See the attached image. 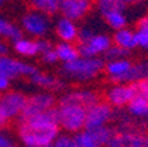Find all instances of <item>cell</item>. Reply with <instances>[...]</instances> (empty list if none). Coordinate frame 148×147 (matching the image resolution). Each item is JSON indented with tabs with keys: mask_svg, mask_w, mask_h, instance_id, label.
Returning <instances> with one entry per match:
<instances>
[{
	"mask_svg": "<svg viewBox=\"0 0 148 147\" xmlns=\"http://www.w3.org/2000/svg\"><path fill=\"white\" fill-rule=\"evenodd\" d=\"M112 45L122 48L124 50L131 52L134 48H136V43H135V32L128 29V28H123L119 31H115L112 37Z\"/></svg>",
	"mask_w": 148,
	"mask_h": 147,
	"instance_id": "e0dca14e",
	"label": "cell"
},
{
	"mask_svg": "<svg viewBox=\"0 0 148 147\" xmlns=\"http://www.w3.org/2000/svg\"><path fill=\"white\" fill-rule=\"evenodd\" d=\"M21 23L25 31L37 37L45 36L50 27L49 17L40 12H37V11H32V12L25 13L21 19Z\"/></svg>",
	"mask_w": 148,
	"mask_h": 147,
	"instance_id": "8fae6325",
	"label": "cell"
},
{
	"mask_svg": "<svg viewBox=\"0 0 148 147\" xmlns=\"http://www.w3.org/2000/svg\"><path fill=\"white\" fill-rule=\"evenodd\" d=\"M87 131L91 133V135L94 137L97 144L99 147H106L108 146V143L111 142V139L114 138L115 135V130L111 127V126H103V127H98V129L94 130H87Z\"/></svg>",
	"mask_w": 148,
	"mask_h": 147,
	"instance_id": "44dd1931",
	"label": "cell"
},
{
	"mask_svg": "<svg viewBox=\"0 0 148 147\" xmlns=\"http://www.w3.org/2000/svg\"><path fill=\"white\" fill-rule=\"evenodd\" d=\"M102 16L105 19V21L115 31L123 29L127 25V16L122 11H108V12L102 13Z\"/></svg>",
	"mask_w": 148,
	"mask_h": 147,
	"instance_id": "7402d4cb",
	"label": "cell"
},
{
	"mask_svg": "<svg viewBox=\"0 0 148 147\" xmlns=\"http://www.w3.org/2000/svg\"><path fill=\"white\" fill-rule=\"evenodd\" d=\"M58 127L61 126L68 133H79L85 129L86 109L75 105H58L57 107Z\"/></svg>",
	"mask_w": 148,
	"mask_h": 147,
	"instance_id": "3957f363",
	"label": "cell"
},
{
	"mask_svg": "<svg viewBox=\"0 0 148 147\" xmlns=\"http://www.w3.org/2000/svg\"><path fill=\"white\" fill-rule=\"evenodd\" d=\"M0 4H1V3H0Z\"/></svg>",
	"mask_w": 148,
	"mask_h": 147,
	"instance_id": "7bdbcfd3",
	"label": "cell"
},
{
	"mask_svg": "<svg viewBox=\"0 0 148 147\" xmlns=\"http://www.w3.org/2000/svg\"><path fill=\"white\" fill-rule=\"evenodd\" d=\"M32 84L40 86L45 90H49V92H62L66 88V84L62 80H58L53 76H49L46 73H41V72H37L33 76L29 77Z\"/></svg>",
	"mask_w": 148,
	"mask_h": 147,
	"instance_id": "4fadbf2b",
	"label": "cell"
},
{
	"mask_svg": "<svg viewBox=\"0 0 148 147\" xmlns=\"http://www.w3.org/2000/svg\"><path fill=\"white\" fill-rule=\"evenodd\" d=\"M37 68L32 65L24 64V62L8 58L5 56H0V78H5V80H12L17 78L18 76H28L31 77L34 73H37Z\"/></svg>",
	"mask_w": 148,
	"mask_h": 147,
	"instance_id": "52a82bcc",
	"label": "cell"
},
{
	"mask_svg": "<svg viewBox=\"0 0 148 147\" xmlns=\"http://www.w3.org/2000/svg\"><path fill=\"white\" fill-rule=\"evenodd\" d=\"M56 98L50 93H37L27 98V104L20 115V121L28 119L37 115L44 111H48L50 109H54Z\"/></svg>",
	"mask_w": 148,
	"mask_h": 147,
	"instance_id": "5b68a950",
	"label": "cell"
},
{
	"mask_svg": "<svg viewBox=\"0 0 148 147\" xmlns=\"http://www.w3.org/2000/svg\"><path fill=\"white\" fill-rule=\"evenodd\" d=\"M71 141H73V147H99L94 137L91 135V133L87 130L75 133L71 137Z\"/></svg>",
	"mask_w": 148,
	"mask_h": 147,
	"instance_id": "cb8c5ba5",
	"label": "cell"
},
{
	"mask_svg": "<svg viewBox=\"0 0 148 147\" xmlns=\"http://www.w3.org/2000/svg\"><path fill=\"white\" fill-rule=\"evenodd\" d=\"M105 64L106 62L102 57H79L73 62L64 64L62 73H64V76L69 77L71 80L85 82V81L94 80L95 77H98L102 70H105Z\"/></svg>",
	"mask_w": 148,
	"mask_h": 147,
	"instance_id": "7a4b0ae2",
	"label": "cell"
},
{
	"mask_svg": "<svg viewBox=\"0 0 148 147\" xmlns=\"http://www.w3.org/2000/svg\"><path fill=\"white\" fill-rule=\"evenodd\" d=\"M134 147H148V135L142 131L134 134Z\"/></svg>",
	"mask_w": 148,
	"mask_h": 147,
	"instance_id": "1f68e13d",
	"label": "cell"
},
{
	"mask_svg": "<svg viewBox=\"0 0 148 147\" xmlns=\"http://www.w3.org/2000/svg\"><path fill=\"white\" fill-rule=\"evenodd\" d=\"M57 57L60 61H62L64 64H69L73 62L75 60L79 58V53H78V48L74 44L70 43H60L57 44V46L54 48Z\"/></svg>",
	"mask_w": 148,
	"mask_h": 147,
	"instance_id": "ac0fdd59",
	"label": "cell"
},
{
	"mask_svg": "<svg viewBox=\"0 0 148 147\" xmlns=\"http://www.w3.org/2000/svg\"><path fill=\"white\" fill-rule=\"evenodd\" d=\"M8 122H9V118H7V117L4 115L3 111L0 110V129H4V127H7Z\"/></svg>",
	"mask_w": 148,
	"mask_h": 147,
	"instance_id": "8d00e7d4",
	"label": "cell"
},
{
	"mask_svg": "<svg viewBox=\"0 0 148 147\" xmlns=\"http://www.w3.org/2000/svg\"><path fill=\"white\" fill-rule=\"evenodd\" d=\"M112 45L111 37L103 33H95L85 44H78V53L79 57L94 58L99 57V55H105Z\"/></svg>",
	"mask_w": 148,
	"mask_h": 147,
	"instance_id": "8992f818",
	"label": "cell"
},
{
	"mask_svg": "<svg viewBox=\"0 0 148 147\" xmlns=\"http://www.w3.org/2000/svg\"><path fill=\"white\" fill-rule=\"evenodd\" d=\"M131 65H132V62L130 61L128 58H122V60H115V61H107L105 64V72L112 82L118 84L120 78L130 70Z\"/></svg>",
	"mask_w": 148,
	"mask_h": 147,
	"instance_id": "9a60e30c",
	"label": "cell"
},
{
	"mask_svg": "<svg viewBox=\"0 0 148 147\" xmlns=\"http://www.w3.org/2000/svg\"><path fill=\"white\" fill-rule=\"evenodd\" d=\"M99 101H101L99 94L97 92L89 89H79L64 94L58 105H75V106H81L87 110L95 104H98Z\"/></svg>",
	"mask_w": 148,
	"mask_h": 147,
	"instance_id": "9c48e42d",
	"label": "cell"
},
{
	"mask_svg": "<svg viewBox=\"0 0 148 147\" xmlns=\"http://www.w3.org/2000/svg\"><path fill=\"white\" fill-rule=\"evenodd\" d=\"M27 95L20 92H9L0 97V110L4 113L7 118L21 115L27 104Z\"/></svg>",
	"mask_w": 148,
	"mask_h": 147,
	"instance_id": "30bf717a",
	"label": "cell"
},
{
	"mask_svg": "<svg viewBox=\"0 0 148 147\" xmlns=\"http://www.w3.org/2000/svg\"><path fill=\"white\" fill-rule=\"evenodd\" d=\"M138 28H148V13L143 15L138 20Z\"/></svg>",
	"mask_w": 148,
	"mask_h": 147,
	"instance_id": "e575fe53",
	"label": "cell"
},
{
	"mask_svg": "<svg viewBox=\"0 0 148 147\" xmlns=\"http://www.w3.org/2000/svg\"><path fill=\"white\" fill-rule=\"evenodd\" d=\"M130 55L128 50H124L122 48H118L115 45H111V48L103 55V60L107 61H115V60H122V58H127Z\"/></svg>",
	"mask_w": 148,
	"mask_h": 147,
	"instance_id": "484cf974",
	"label": "cell"
},
{
	"mask_svg": "<svg viewBox=\"0 0 148 147\" xmlns=\"http://www.w3.org/2000/svg\"><path fill=\"white\" fill-rule=\"evenodd\" d=\"M48 147H52V146H48Z\"/></svg>",
	"mask_w": 148,
	"mask_h": 147,
	"instance_id": "60d3db41",
	"label": "cell"
},
{
	"mask_svg": "<svg viewBox=\"0 0 148 147\" xmlns=\"http://www.w3.org/2000/svg\"><path fill=\"white\" fill-rule=\"evenodd\" d=\"M106 147H108V146H106Z\"/></svg>",
	"mask_w": 148,
	"mask_h": 147,
	"instance_id": "b9f144b4",
	"label": "cell"
},
{
	"mask_svg": "<svg viewBox=\"0 0 148 147\" xmlns=\"http://www.w3.org/2000/svg\"><path fill=\"white\" fill-rule=\"evenodd\" d=\"M127 113L134 119H143L145 122L148 119V101L135 97L127 106Z\"/></svg>",
	"mask_w": 148,
	"mask_h": 147,
	"instance_id": "d6986e66",
	"label": "cell"
},
{
	"mask_svg": "<svg viewBox=\"0 0 148 147\" xmlns=\"http://www.w3.org/2000/svg\"><path fill=\"white\" fill-rule=\"evenodd\" d=\"M41 60H42L45 64L52 65L58 61V57H57V53H56L54 49H52V50H48V52L42 53V55H41Z\"/></svg>",
	"mask_w": 148,
	"mask_h": 147,
	"instance_id": "d6a6232c",
	"label": "cell"
},
{
	"mask_svg": "<svg viewBox=\"0 0 148 147\" xmlns=\"http://www.w3.org/2000/svg\"><path fill=\"white\" fill-rule=\"evenodd\" d=\"M107 104L111 107L116 109H123L128 106V104L135 98V90L132 85L128 84H115L106 92Z\"/></svg>",
	"mask_w": 148,
	"mask_h": 147,
	"instance_id": "ba28073f",
	"label": "cell"
},
{
	"mask_svg": "<svg viewBox=\"0 0 148 147\" xmlns=\"http://www.w3.org/2000/svg\"><path fill=\"white\" fill-rule=\"evenodd\" d=\"M18 135L27 147H48L58 137L57 125H38L28 121L18 122Z\"/></svg>",
	"mask_w": 148,
	"mask_h": 147,
	"instance_id": "6da1fadb",
	"label": "cell"
},
{
	"mask_svg": "<svg viewBox=\"0 0 148 147\" xmlns=\"http://www.w3.org/2000/svg\"><path fill=\"white\" fill-rule=\"evenodd\" d=\"M15 50L23 56H36L38 55V46H37V41L32 40H21L15 44Z\"/></svg>",
	"mask_w": 148,
	"mask_h": 147,
	"instance_id": "d4e9b609",
	"label": "cell"
},
{
	"mask_svg": "<svg viewBox=\"0 0 148 147\" xmlns=\"http://www.w3.org/2000/svg\"><path fill=\"white\" fill-rule=\"evenodd\" d=\"M7 52H8V48H7V46L4 45V44L0 43V56L7 55Z\"/></svg>",
	"mask_w": 148,
	"mask_h": 147,
	"instance_id": "ab89813d",
	"label": "cell"
},
{
	"mask_svg": "<svg viewBox=\"0 0 148 147\" xmlns=\"http://www.w3.org/2000/svg\"><path fill=\"white\" fill-rule=\"evenodd\" d=\"M56 33L62 40V43L73 44L74 41H77L78 27L75 25V23L70 21L65 17H61L56 24Z\"/></svg>",
	"mask_w": 148,
	"mask_h": 147,
	"instance_id": "2e32d148",
	"label": "cell"
},
{
	"mask_svg": "<svg viewBox=\"0 0 148 147\" xmlns=\"http://www.w3.org/2000/svg\"><path fill=\"white\" fill-rule=\"evenodd\" d=\"M94 32H92L91 28L86 27V25H83V27L78 28V37H77V41L79 44H85L87 43V41L91 39L92 36H94Z\"/></svg>",
	"mask_w": 148,
	"mask_h": 147,
	"instance_id": "f546056e",
	"label": "cell"
},
{
	"mask_svg": "<svg viewBox=\"0 0 148 147\" xmlns=\"http://www.w3.org/2000/svg\"><path fill=\"white\" fill-rule=\"evenodd\" d=\"M135 43L136 46H140V48L148 50V28H136Z\"/></svg>",
	"mask_w": 148,
	"mask_h": 147,
	"instance_id": "83f0119b",
	"label": "cell"
},
{
	"mask_svg": "<svg viewBox=\"0 0 148 147\" xmlns=\"http://www.w3.org/2000/svg\"><path fill=\"white\" fill-rule=\"evenodd\" d=\"M12 147H13V146H12Z\"/></svg>",
	"mask_w": 148,
	"mask_h": 147,
	"instance_id": "ee69618b",
	"label": "cell"
},
{
	"mask_svg": "<svg viewBox=\"0 0 148 147\" xmlns=\"http://www.w3.org/2000/svg\"><path fill=\"white\" fill-rule=\"evenodd\" d=\"M37 46H38V53H40V55L48 52V50H52V49H54L53 44L50 43L49 40H44V39H41V40L37 41Z\"/></svg>",
	"mask_w": 148,
	"mask_h": 147,
	"instance_id": "836d02e7",
	"label": "cell"
},
{
	"mask_svg": "<svg viewBox=\"0 0 148 147\" xmlns=\"http://www.w3.org/2000/svg\"><path fill=\"white\" fill-rule=\"evenodd\" d=\"M135 90V97L143 98L145 101H148V80H143L139 82L131 84Z\"/></svg>",
	"mask_w": 148,
	"mask_h": 147,
	"instance_id": "f1b7e54d",
	"label": "cell"
},
{
	"mask_svg": "<svg viewBox=\"0 0 148 147\" xmlns=\"http://www.w3.org/2000/svg\"><path fill=\"white\" fill-rule=\"evenodd\" d=\"M4 36L8 37V39H11V40L13 41V43H18V41L24 40V33H23V31L20 29V28H17L16 25H12L8 23V27L5 28V31H4Z\"/></svg>",
	"mask_w": 148,
	"mask_h": 147,
	"instance_id": "4316f807",
	"label": "cell"
},
{
	"mask_svg": "<svg viewBox=\"0 0 148 147\" xmlns=\"http://www.w3.org/2000/svg\"><path fill=\"white\" fill-rule=\"evenodd\" d=\"M31 6L34 11L42 13L45 16H53L60 11V1L58 0H34Z\"/></svg>",
	"mask_w": 148,
	"mask_h": 147,
	"instance_id": "ffe728a7",
	"label": "cell"
},
{
	"mask_svg": "<svg viewBox=\"0 0 148 147\" xmlns=\"http://www.w3.org/2000/svg\"><path fill=\"white\" fill-rule=\"evenodd\" d=\"M8 85H9V81L8 80H5V78H0V92H1V90H4V89H7V88H8Z\"/></svg>",
	"mask_w": 148,
	"mask_h": 147,
	"instance_id": "74e56055",
	"label": "cell"
},
{
	"mask_svg": "<svg viewBox=\"0 0 148 147\" xmlns=\"http://www.w3.org/2000/svg\"><path fill=\"white\" fill-rule=\"evenodd\" d=\"M12 146L13 144L11 143V141L7 138L5 135H3L0 133V147H12Z\"/></svg>",
	"mask_w": 148,
	"mask_h": 147,
	"instance_id": "d590c367",
	"label": "cell"
},
{
	"mask_svg": "<svg viewBox=\"0 0 148 147\" xmlns=\"http://www.w3.org/2000/svg\"><path fill=\"white\" fill-rule=\"evenodd\" d=\"M52 147H73V141L70 135H58L52 143Z\"/></svg>",
	"mask_w": 148,
	"mask_h": 147,
	"instance_id": "4dcf8cb0",
	"label": "cell"
},
{
	"mask_svg": "<svg viewBox=\"0 0 148 147\" xmlns=\"http://www.w3.org/2000/svg\"><path fill=\"white\" fill-rule=\"evenodd\" d=\"M128 4V1H124V0H101L97 3V8L101 12V15L108 12V11H122V12H124Z\"/></svg>",
	"mask_w": 148,
	"mask_h": 147,
	"instance_id": "603a6c76",
	"label": "cell"
},
{
	"mask_svg": "<svg viewBox=\"0 0 148 147\" xmlns=\"http://www.w3.org/2000/svg\"><path fill=\"white\" fill-rule=\"evenodd\" d=\"M91 9V3L87 0H62L60 1V12L62 17L75 23L83 19Z\"/></svg>",
	"mask_w": 148,
	"mask_h": 147,
	"instance_id": "7c38bea8",
	"label": "cell"
},
{
	"mask_svg": "<svg viewBox=\"0 0 148 147\" xmlns=\"http://www.w3.org/2000/svg\"><path fill=\"white\" fill-rule=\"evenodd\" d=\"M7 27H8V23H7L5 20H3V19H0V35L4 33Z\"/></svg>",
	"mask_w": 148,
	"mask_h": 147,
	"instance_id": "f35d334b",
	"label": "cell"
},
{
	"mask_svg": "<svg viewBox=\"0 0 148 147\" xmlns=\"http://www.w3.org/2000/svg\"><path fill=\"white\" fill-rule=\"evenodd\" d=\"M148 80V60H143L136 64H132L130 70L119 80L118 84H135L139 81Z\"/></svg>",
	"mask_w": 148,
	"mask_h": 147,
	"instance_id": "5bb4252c",
	"label": "cell"
},
{
	"mask_svg": "<svg viewBox=\"0 0 148 147\" xmlns=\"http://www.w3.org/2000/svg\"><path fill=\"white\" fill-rule=\"evenodd\" d=\"M114 119V109L105 101H99L94 106L86 110V122L83 130H94L98 127L107 126Z\"/></svg>",
	"mask_w": 148,
	"mask_h": 147,
	"instance_id": "277c9868",
	"label": "cell"
}]
</instances>
